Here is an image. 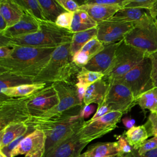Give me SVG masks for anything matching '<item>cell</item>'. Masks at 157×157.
<instances>
[{
    "label": "cell",
    "mask_w": 157,
    "mask_h": 157,
    "mask_svg": "<svg viewBox=\"0 0 157 157\" xmlns=\"http://www.w3.org/2000/svg\"><path fill=\"white\" fill-rule=\"evenodd\" d=\"M156 23H157V20H156Z\"/></svg>",
    "instance_id": "6f0895ef"
},
{
    "label": "cell",
    "mask_w": 157,
    "mask_h": 157,
    "mask_svg": "<svg viewBox=\"0 0 157 157\" xmlns=\"http://www.w3.org/2000/svg\"><path fill=\"white\" fill-rule=\"evenodd\" d=\"M105 45L99 40L96 37L90 40L80 50V51L86 52L89 55L91 59L104 50Z\"/></svg>",
    "instance_id": "d6a6232c"
},
{
    "label": "cell",
    "mask_w": 157,
    "mask_h": 157,
    "mask_svg": "<svg viewBox=\"0 0 157 157\" xmlns=\"http://www.w3.org/2000/svg\"><path fill=\"white\" fill-rule=\"evenodd\" d=\"M59 5L62 7L66 12L74 13L80 9L79 5L76 1L72 0H56Z\"/></svg>",
    "instance_id": "60d3db41"
},
{
    "label": "cell",
    "mask_w": 157,
    "mask_h": 157,
    "mask_svg": "<svg viewBox=\"0 0 157 157\" xmlns=\"http://www.w3.org/2000/svg\"><path fill=\"white\" fill-rule=\"evenodd\" d=\"M104 77V74L101 72L88 71L85 67H82L77 74V83L88 87L96 81L103 78Z\"/></svg>",
    "instance_id": "1f68e13d"
},
{
    "label": "cell",
    "mask_w": 157,
    "mask_h": 157,
    "mask_svg": "<svg viewBox=\"0 0 157 157\" xmlns=\"http://www.w3.org/2000/svg\"><path fill=\"white\" fill-rule=\"evenodd\" d=\"M150 136H157V112H150L147 122L144 124Z\"/></svg>",
    "instance_id": "8d00e7d4"
},
{
    "label": "cell",
    "mask_w": 157,
    "mask_h": 157,
    "mask_svg": "<svg viewBox=\"0 0 157 157\" xmlns=\"http://www.w3.org/2000/svg\"><path fill=\"white\" fill-rule=\"evenodd\" d=\"M75 85L76 87V91H77V94L78 98L80 100V101L83 104V98L85 95V93H86L88 87H86L84 85L78 84L77 83H76Z\"/></svg>",
    "instance_id": "f6af8a7d"
},
{
    "label": "cell",
    "mask_w": 157,
    "mask_h": 157,
    "mask_svg": "<svg viewBox=\"0 0 157 157\" xmlns=\"http://www.w3.org/2000/svg\"><path fill=\"white\" fill-rule=\"evenodd\" d=\"M4 96V98L1 96L0 101V130L10 123H25L31 117L27 106L30 96L21 98Z\"/></svg>",
    "instance_id": "ba28073f"
},
{
    "label": "cell",
    "mask_w": 157,
    "mask_h": 157,
    "mask_svg": "<svg viewBox=\"0 0 157 157\" xmlns=\"http://www.w3.org/2000/svg\"><path fill=\"white\" fill-rule=\"evenodd\" d=\"M24 13L23 10L15 0L0 1V15L6 21L7 28L17 24Z\"/></svg>",
    "instance_id": "d6986e66"
},
{
    "label": "cell",
    "mask_w": 157,
    "mask_h": 157,
    "mask_svg": "<svg viewBox=\"0 0 157 157\" xmlns=\"http://www.w3.org/2000/svg\"><path fill=\"white\" fill-rule=\"evenodd\" d=\"M10 56L0 59V73H9L33 81L48 64L55 48L13 45Z\"/></svg>",
    "instance_id": "6da1fadb"
},
{
    "label": "cell",
    "mask_w": 157,
    "mask_h": 157,
    "mask_svg": "<svg viewBox=\"0 0 157 157\" xmlns=\"http://www.w3.org/2000/svg\"><path fill=\"white\" fill-rule=\"evenodd\" d=\"M97 27L74 33L70 44V53L71 56H73L75 53L80 51L90 40L97 36Z\"/></svg>",
    "instance_id": "484cf974"
},
{
    "label": "cell",
    "mask_w": 157,
    "mask_h": 157,
    "mask_svg": "<svg viewBox=\"0 0 157 157\" xmlns=\"http://www.w3.org/2000/svg\"><path fill=\"white\" fill-rule=\"evenodd\" d=\"M123 123L124 125V126L128 128V129L134 126L135 124V120L132 118H131L129 117H125L122 120Z\"/></svg>",
    "instance_id": "7dc6e473"
},
{
    "label": "cell",
    "mask_w": 157,
    "mask_h": 157,
    "mask_svg": "<svg viewBox=\"0 0 157 157\" xmlns=\"http://www.w3.org/2000/svg\"><path fill=\"white\" fill-rule=\"evenodd\" d=\"M155 0H129L125 7L140 8L149 10Z\"/></svg>",
    "instance_id": "f35d334b"
},
{
    "label": "cell",
    "mask_w": 157,
    "mask_h": 157,
    "mask_svg": "<svg viewBox=\"0 0 157 157\" xmlns=\"http://www.w3.org/2000/svg\"><path fill=\"white\" fill-rule=\"evenodd\" d=\"M152 78H153L154 87L157 88V71L153 72Z\"/></svg>",
    "instance_id": "816d5d0a"
},
{
    "label": "cell",
    "mask_w": 157,
    "mask_h": 157,
    "mask_svg": "<svg viewBox=\"0 0 157 157\" xmlns=\"http://www.w3.org/2000/svg\"><path fill=\"white\" fill-rule=\"evenodd\" d=\"M124 135L129 145L136 150H137L149 137L144 124L133 126L125 131Z\"/></svg>",
    "instance_id": "d4e9b609"
},
{
    "label": "cell",
    "mask_w": 157,
    "mask_h": 157,
    "mask_svg": "<svg viewBox=\"0 0 157 157\" xmlns=\"http://www.w3.org/2000/svg\"><path fill=\"white\" fill-rule=\"evenodd\" d=\"M148 12L153 18H157V0H155L151 7L148 10Z\"/></svg>",
    "instance_id": "c3c4849f"
},
{
    "label": "cell",
    "mask_w": 157,
    "mask_h": 157,
    "mask_svg": "<svg viewBox=\"0 0 157 157\" xmlns=\"http://www.w3.org/2000/svg\"><path fill=\"white\" fill-rule=\"evenodd\" d=\"M151 59L153 63V72L157 71V52L148 56Z\"/></svg>",
    "instance_id": "681fc988"
},
{
    "label": "cell",
    "mask_w": 157,
    "mask_h": 157,
    "mask_svg": "<svg viewBox=\"0 0 157 157\" xmlns=\"http://www.w3.org/2000/svg\"><path fill=\"white\" fill-rule=\"evenodd\" d=\"M109 88V83L104 78L100 79L90 86L86 90L83 101V105L97 104L98 106L102 104Z\"/></svg>",
    "instance_id": "ac0fdd59"
},
{
    "label": "cell",
    "mask_w": 157,
    "mask_h": 157,
    "mask_svg": "<svg viewBox=\"0 0 157 157\" xmlns=\"http://www.w3.org/2000/svg\"><path fill=\"white\" fill-rule=\"evenodd\" d=\"M29 126L24 122L13 123L0 130V150L7 146L18 137L26 134Z\"/></svg>",
    "instance_id": "ffe728a7"
},
{
    "label": "cell",
    "mask_w": 157,
    "mask_h": 157,
    "mask_svg": "<svg viewBox=\"0 0 157 157\" xmlns=\"http://www.w3.org/2000/svg\"><path fill=\"white\" fill-rule=\"evenodd\" d=\"M0 157H8L7 155H6L2 151H0Z\"/></svg>",
    "instance_id": "f5cc1de1"
},
{
    "label": "cell",
    "mask_w": 157,
    "mask_h": 157,
    "mask_svg": "<svg viewBox=\"0 0 157 157\" xmlns=\"http://www.w3.org/2000/svg\"><path fill=\"white\" fill-rule=\"evenodd\" d=\"M91 59L90 56L86 52L79 51L72 57V61L74 64L81 69L84 67Z\"/></svg>",
    "instance_id": "74e56055"
},
{
    "label": "cell",
    "mask_w": 157,
    "mask_h": 157,
    "mask_svg": "<svg viewBox=\"0 0 157 157\" xmlns=\"http://www.w3.org/2000/svg\"><path fill=\"white\" fill-rule=\"evenodd\" d=\"M73 16V12H64L58 17L55 21V24L61 28H64L70 31Z\"/></svg>",
    "instance_id": "d590c367"
},
{
    "label": "cell",
    "mask_w": 157,
    "mask_h": 157,
    "mask_svg": "<svg viewBox=\"0 0 157 157\" xmlns=\"http://www.w3.org/2000/svg\"><path fill=\"white\" fill-rule=\"evenodd\" d=\"M78 131L58 144L44 157H77L80 155L87 144L80 140Z\"/></svg>",
    "instance_id": "9a60e30c"
},
{
    "label": "cell",
    "mask_w": 157,
    "mask_h": 157,
    "mask_svg": "<svg viewBox=\"0 0 157 157\" xmlns=\"http://www.w3.org/2000/svg\"><path fill=\"white\" fill-rule=\"evenodd\" d=\"M43 15L47 21L55 23L58 17L66 12L61 7L56 1L42 0L39 1Z\"/></svg>",
    "instance_id": "83f0119b"
},
{
    "label": "cell",
    "mask_w": 157,
    "mask_h": 157,
    "mask_svg": "<svg viewBox=\"0 0 157 157\" xmlns=\"http://www.w3.org/2000/svg\"><path fill=\"white\" fill-rule=\"evenodd\" d=\"M7 28V25L3 17L0 15V33L4 31Z\"/></svg>",
    "instance_id": "f907efd6"
},
{
    "label": "cell",
    "mask_w": 157,
    "mask_h": 157,
    "mask_svg": "<svg viewBox=\"0 0 157 157\" xmlns=\"http://www.w3.org/2000/svg\"><path fill=\"white\" fill-rule=\"evenodd\" d=\"M45 87H46V83L34 82L9 88L1 94L9 98L28 97L42 90Z\"/></svg>",
    "instance_id": "603a6c76"
},
{
    "label": "cell",
    "mask_w": 157,
    "mask_h": 157,
    "mask_svg": "<svg viewBox=\"0 0 157 157\" xmlns=\"http://www.w3.org/2000/svg\"><path fill=\"white\" fill-rule=\"evenodd\" d=\"M118 155H107L104 157H117Z\"/></svg>",
    "instance_id": "db71d44e"
},
{
    "label": "cell",
    "mask_w": 157,
    "mask_h": 157,
    "mask_svg": "<svg viewBox=\"0 0 157 157\" xmlns=\"http://www.w3.org/2000/svg\"><path fill=\"white\" fill-rule=\"evenodd\" d=\"M155 149H157V136L147 140L136 151L139 155H143Z\"/></svg>",
    "instance_id": "ab89813d"
},
{
    "label": "cell",
    "mask_w": 157,
    "mask_h": 157,
    "mask_svg": "<svg viewBox=\"0 0 157 157\" xmlns=\"http://www.w3.org/2000/svg\"><path fill=\"white\" fill-rule=\"evenodd\" d=\"M40 28L39 20L25 13L21 19L15 25L7 28L0 33V36L6 38H14L37 32Z\"/></svg>",
    "instance_id": "e0dca14e"
},
{
    "label": "cell",
    "mask_w": 157,
    "mask_h": 157,
    "mask_svg": "<svg viewBox=\"0 0 157 157\" xmlns=\"http://www.w3.org/2000/svg\"><path fill=\"white\" fill-rule=\"evenodd\" d=\"M58 102L57 93L51 84L30 96L27 106L31 117H39Z\"/></svg>",
    "instance_id": "5bb4252c"
},
{
    "label": "cell",
    "mask_w": 157,
    "mask_h": 157,
    "mask_svg": "<svg viewBox=\"0 0 157 157\" xmlns=\"http://www.w3.org/2000/svg\"><path fill=\"white\" fill-rule=\"evenodd\" d=\"M121 41L105 44L104 50L93 57L84 67L88 71L104 74L111 65L116 50Z\"/></svg>",
    "instance_id": "2e32d148"
},
{
    "label": "cell",
    "mask_w": 157,
    "mask_h": 157,
    "mask_svg": "<svg viewBox=\"0 0 157 157\" xmlns=\"http://www.w3.org/2000/svg\"><path fill=\"white\" fill-rule=\"evenodd\" d=\"M102 104L107 105L112 111L126 113L136 104L131 91L124 85L118 82L109 83V88Z\"/></svg>",
    "instance_id": "8fae6325"
},
{
    "label": "cell",
    "mask_w": 157,
    "mask_h": 157,
    "mask_svg": "<svg viewBox=\"0 0 157 157\" xmlns=\"http://www.w3.org/2000/svg\"><path fill=\"white\" fill-rule=\"evenodd\" d=\"M126 44L150 56L157 52V23L150 15L135 23L123 39Z\"/></svg>",
    "instance_id": "8992f818"
},
{
    "label": "cell",
    "mask_w": 157,
    "mask_h": 157,
    "mask_svg": "<svg viewBox=\"0 0 157 157\" xmlns=\"http://www.w3.org/2000/svg\"><path fill=\"white\" fill-rule=\"evenodd\" d=\"M126 157H157V149L148 151L143 155H139L136 150H134L131 153L124 155Z\"/></svg>",
    "instance_id": "7bdbcfd3"
},
{
    "label": "cell",
    "mask_w": 157,
    "mask_h": 157,
    "mask_svg": "<svg viewBox=\"0 0 157 157\" xmlns=\"http://www.w3.org/2000/svg\"><path fill=\"white\" fill-rule=\"evenodd\" d=\"M70 44L56 47L52 52L46 66L33 80L34 82H71L72 77L80 71L72 61Z\"/></svg>",
    "instance_id": "277c9868"
},
{
    "label": "cell",
    "mask_w": 157,
    "mask_h": 157,
    "mask_svg": "<svg viewBox=\"0 0 157 157\" xmlns=\"http://www.w3.org/2000/svg\"><path fill=\"white\" fill-rule=\"evenodd\" d=\"M83 105L50 118L31 117L25 122L29 128L40 130L45 134L46 143L44 155L83 126L86 121L80 116Z\"/></svg>",
    "instance_id": "7a4b0ae2"
},
{
    "label": "cell",
    "mask_w": 157,
    "mask_h": 157,
    "mask_svg": "<svg viewBox=\"0 0 157 157\" xmlns=\"http://www.w3.org/2000/svg\"><path fill=\"white\" fill-rule=\"evenodd\" d=\"M150 15L148 10L146 9L133 7H124L118 10L109 20L136 23Z\"/></svg>",
    "instance_id": "7402d4cb"
},
{
    "label": "cell",
    "mask_w": 157,
    "mask_h": 157,
    "mask_svg": "<svg viewBox=\"0 0 157 157\" xmlns=\"http://www.w3.org/2000/svg\"><path fill=\"white\" fill-rule=\"evenodd\" d=\"M80 9L86 11L96 22L99 23L111 18L121 8L97 4H81Z\"/></svg>",
    "instance_id": "44dd1931"
},
{
    "label": "cell",
    "mask_w": 157,
    "mask_h": 157,
    "mask_svg": "<svg viewBox=\"0 0 157 157\" xmlns=\"http://www.w3.org/2000/svg\"><path fill=\"white\" fill-rule=\"evenodd\" d=\"M134 26V23L108 20L98 23L97 38L104 45L118 42L123 40Z\"/></svg>",
    "instance_id": "7c38bea8"
},
{
    "label": "cell",
    "mask_w": 157,
    "mask_h": 157,
    "mask_svg": "<svg viewBox=\"0 0 157 157\" xmlns=\"http://www.w3.org/2000/svg\"><path fill=\"white\" fill-rule=\"evenodd\" d=\"M147 55L126 44L123 40L117 48L109 68L104 74V79L108 83L116 81L141 63Z\"/></svg>",
    "instance_id": "5b68a950"
},
{
    "label": "cell",
    "mask_w": 157,
    "mask_h": 157,
    "mask_svg": "<svg viewBox=\"0 0 157 157\" xmlns=\"http://www.w3.org/2000/svg\"><path fill=\"white\" fill-rule=\"evenodd\" d=\"M15 1L20 6L25 13H28L38 20H45L39 1L15 0Z\"/></svg>",
    "instance_id": "4dcf8cb0"
},
{
    "label": "cell",
    "mask_w": 157,
    "mask_h": 157,
    "mask_svg": "<svg viewBox=\"0 0 157 157\" xmlns=\"http://www.w3.org/2000/svg\"><path fill=\"white\" fill-rule=\"evenodd\" d=\"M112 112V110H110V109L105 104H102L100 106L98 107L97 110L96 112V113H94V115L92 117V118L90 120V121H93L95 120L100 117H102L103 116H104L105 115L109 113V112Z\"/></svg>",
    "instance_id": "b9f144b4"
},
{
    "label": "cell",
    "mask_w": 157,
    "mask_h": 157,
    "mask_svg": "<svg viewBox=\"0 0 157 157\" xmlns=\"http://www.w3.org/2000/svg\"><path fill=\"white\" fill-rule=\"evenodd\" d=\"M97 26L98 23L86 11L79 9L74 13L70 31L72 33H75L96 28Z\"/></svg>",
    "instance_id": "cb8c5ba5"
},
{
    "label": "cell",
    "mask_w": 157,
    "mask_h": 157,
    "mask_svg": "<svg viewBox=\"0 0 157 157\" xmlns=\"http://www.w3.org/2000/svg\"><path fill=\"white\" fill-rule=\"evenodd\" d=\"M117 150L118 156H124L131 153L133 150V148L128 142L124 134L117 136Z\"/></svg>",
    "instance_id": "836d02e7"
},
{
    "label": "cell",
    "mask_w": 157,
    "mask_h": 157,
    "mask_svg": "<svg viewBox=\"0 0 157 157\" xmlns=\"http://www.w3.org/2000/svg\"><path fill=\"white\" fill-rule=\"evenodd\" d=\"M117 157H126V156H117Z\"/></svg>",
    "instance_id": "9f6ffc18"
},
{
    "label": "cell",
    "mask_w": 157,
    "mask_h": 157,
    "mask_svg": "<svg viewBox=\"0 0 157 157\" xmlns=\"http://www.w3.org/2000/svg\"><path fill=\"white\" fill-rule=\"evenodd\" d=\"M84 153L88 157H104L107 155H118L116 142L96 143L90 145Z\"/></svg>",
    "instance_id": "4316f807"
},
{
    "label": "cell",
    "mask_w": 157,
    "mask_h": 157,
    "mask_svg": "<svg viewBox=\"0 0 157 157\" xmlns=\"http://www.w3.org/2000/svg\"><path fill=\"white\" fill-rule=\"evenodd\" d=\"M46 137L43 131L35 129L28 134L11 151L9 157L25 155V157H44Z\"/></svg>",
    "instance_id": "4fadbf2b"
},
{
    "label": "cell",
    "mask_w": 157,
    "mask_h": 157,
    "mask_svg": "<svg viewBox=\"0 0 157 157\" xmlns=\"http://www.w3.org/2000/svg\"><path fill=\"white\" fill-rule=\"evenodd\" d=\"M33 83L32 80L19 77L16 75L4 72L0 73V90L2 93L9 88L18 86L23 84Z\"/></svg>",
    "instance_id": "f546056e"
},
{
    "label": "cell",
    "mask_w": 157,
    "mask_h": 157,
    "mask_svg": "<svg viewBox=\"0 0 157 157\" xmlns=\"http://www.w3.org/2000/svg\"><path fill=\"white\" fill-rule=\"evenodd\" d=\"M152 75L153 63L148 56L124 75L114 82H118L126 86L136 100L142 94L155 88Z\"/></svg>",
    "instance_id": "52a82bcc"
},
{
    "label": "cell",
    "mask_w": 157,
    "mask_h": 157,
    "mask_svg": "<svg viewBox=\"0 0 157 157\" xmlns=\"http://www.w3.org/2000/svg\"><path fill=\"white\" fill-rule=\"evenodd\" d=\"M12 48L7 46H0V59H4L10 56Z\"/></svg>",
    "instance_id": "bcb514c9"
},
{
    "label": "cell",
    "mask_w": 157,
    "mask_h": 157,
    "mask_svg": "<svg viewBox=\"0 0 157 157\" xmlns=\"http://www.w3.org/2000/svg\"><path fill=\"white\" fill-rule=\"evenodd\" d=\"M52 85L57 93L59 102L56 105L37 117L50 118L58 117L74 107L83 105L78 98L75 85L72 82H58L52 83Z\"/></svg>",
    "instance_id": "30bf717a"
},
{
    "label": "cell",
    "mask_w": 157,
    "mask_h": 157,
    "mask_svg": "<svg viewBox=\"0 0 157 157\" xmlns=\"http://www.w3.org/2000/svg\"><path fill=\"white\" fill-rule=\"evenodd\" d=\"M39 30L34 33L14 38L0 37V46L13 45L36 48H53L71 43L74 33L58 26L55 23L39 20Z\"/></svg>",
    "instance_id": "3957f363"
},
{
    "label": "cell",
    "mask_w": 157,
    "mask_h": 157,
    "mask_svg": "<svg viewBox=\"0 0 157 157\" xmlns=\"http://www.w3.org/2000/svg\"><path fill=\"white\" fill-rule=\"evenodd\" d=\"M77 157H88V156L85 155V153H82V154H80V155H78V156H77Z\"/></svg>",
    "instance_id": "11a10c76"
},
{
    "label": "cell",
    "mask_w": 157,
    "mask_h": 157,
    "mask_svg": "<svg viewBox=\"0 0 157 157\" xmlns=\"http://www.w3.org/2000/svg\"><path fill=\"white\" fill-rule=\"evenodd\" d=\"M95 105L93 104H90L88 105H83L80 112V116L83 118H88L95 110Z\"/></svg>",
    "instance_id": "ee69618b"
},
{
    "label": "cell",
    "mask_w": 157,
    "mask_h": 157,
    "mask_svg": "<svg viewBox=\"0 0 157 157\" xmlns=\"http://www.w3.org/2000/svg\"><path fill=\"white\" fill-rule=\"evenodd\" d=\"M136 102L144 112L145 110L150 112H157V88L144 93L136 99Z\"/></svg>",
    "instance_id": "f1b7e54d"
},
{
    "label": "cell",
    "mask_w": 157,
    "mask_h": 157,
    "mask_svg": "<svg viewBox=\"0 0 157 157\" xmlns=\"http://www.w3.org/2000/svg\"><path fill=\"white\" fill-rule=\"evenodd\" d=\"M123 115L120 112L112 111L95 120L86 121L78 131L80 140L88 144L110 132L117 128Z\"/></svg>",
    "instance_id": "9c48e42d"
},
{
    "label": "cell",
    "mask_w": 157,
    "mask_h": 157,
    "mask_svg": "<svg viewBox=\"0 0 157 157\" xmlns=\"http://www.w3.org/2000/svg\"><path fill=\"white\" fill-rule=\"evenodd\" d=\"M129 0H87L82 4H97L107 6H115L121 9L125 7Z\"/></svg>",
    "instance_id": "e575fe53"
},
{
    "label": "cell",
    "mask_w": 157,
    "mask_h": 157,
    "mask_svg": "<svg viewBox=\"0 0 157 157\" xmlns=\"http://www.w3.org/2000/svg\"><path fill=\"white\" fill-rule=\"evenodd\" d=\"M156 20H157V18H156Z\"/></svg>",
    "instance_id": "680465c9"
}]
</instances>
